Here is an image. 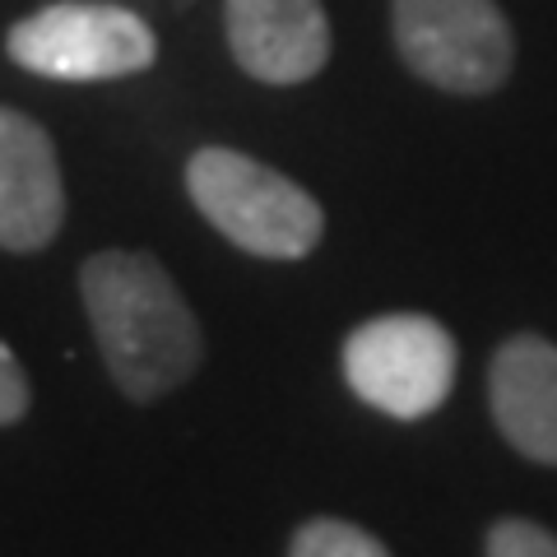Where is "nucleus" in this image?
<instances>
[{"mask_svg":"<svg viewBox=\"0 0 557 557\" xmlns=\"http://www.w3.org/2000/svg\"><path fill=\"white\" fill-rule=\"evenodd\" d=\"M79 293L102 362L131 399H159L200 368V325L153 256H89L79 270Z\"/></svg>","mask_w":557,"mask_h":557,"instance_id":"nucleus-1","label":"nucleus"},{"mask_svg":"<svg viewBox=\"0 0 557 557\" xmlns=\"http://www.w3.org/2000/svg\"><path fill=\"white\" fill-rule=\"evenodd\" d=\"M186 190L233 247L265 260H302L325 233L321 205L298 182L237 149L209 145L190 153Z\"/></svg>","mask_w":557,"mask_h":557,"instance_id":"nucleus-2","label":"nucleus"},{"mask_svg":"<svg viewBox=\"0 0 557 557\" xmlns=\"http://www.w3.org/2000/svg\"><path fill=\"white\" fill-rule=\"evenodd\" d=\"M456 335L423 311H391L344 339L348 391L405 423H418L446 405L456 386Z\"/></svg>","mask_w":557,"mask_h":557,"instance_id":"nucleus-3","label":"nucleus"},{"mask_svg":"<svg viewBox=\"0 0 557 557\" xmlns=\"http://www.w3.org/2000/svg\"><path fill=\"white\" fill-rule=\"evenodd\" d=\"M5 47L14 65L65 84L126 79L159 57L153 28L135 10L102 0H57L47 10H33L10 28Z\"/></svg>","mask_w":557,"mask_h":557,"instance_id":"nucleus-4","label":"nucleus"},{"mask_svg":"<svg viewBox=\"0 0 557 557\" xmlns=\"http://www.w3.org/2000/svg\"><path fill=\"white\" fill-rule=\"evenodd\" d=\"M391 28L405 65L446 94H493L516 65L511 24L493 0H395Z\"/></svg>","mask_w":557,"mask_h":557,"instance_id":"nucleus-5","label":"nucleus"},{"mask_svg":"<svg viewBox=\"0 0 557 557\" xmlns=\"http://www.w3.org/2000/svg\"><path fill=\"white\" fill-rule=\"evenodd\" d=\"M65 186L51 135L33 116L0 108V247L42 251L61 233Z\"/></svg>","mask_w":557,"mask_h":557,"instance_id":"nucleus-6","label":"nucleus"},{"mask_svg":"<svg viewBox=\"0 0 557 557\" xmlns=\"http://www.w3.org/2000/svg\"><path fill=\"white\" fill-rule=\"evenodd\" d=\"M223 24L237 65L260 84H302L330 61L321 0H228Z\"/></svg>","mask_w":557,"mask_h":557,"instance_id":"nucleus-7","label":"nucleus"},{"mask_svg":"<svg viewBox=\"0 0 557 557\" xmlns=\"http://www.w3.org/2000/svg\"><path fill=\"white\" fill-rule=\"evenodd\" d=\"M487 405L511 450L534 465H557V344L511 335L487 372Z\"/></svg>","mask_w":557,"mask_h":557,"instance_id":"nucleus-8","label":"nucleus"},{"mask_svg":"<svg viewBox=\"0 0 557 557\" xmlns=\"http://www.w3.org/2000/svg\"><path fill=\"white\" fill-rule=\"evenodd\" d=\"M288 557H391V553L362 525H348V520H335V516H317L293 534Z\"/></svg>","mask_w":557,"mask_h":557,"instance_id":"nucleus-9","label":"nucleus"},{"mask_svg":"<svg viewBox=\"0 0 557 557\" xmlns=\"http://www.w3.org/2000/svg\"><path fill=\"white\" fill-rule=\"evenodd\" d=\"M483 557H557V534L544 530L539 520H520V516H502L487 530Z\"/></svg>","mask_w":557,"mask_h":557,"instance_id":"nucleus-10","label":"nucleus"},{"mask_svg":"<svg viewBox=\"0 0 557 557\" xmlns=\"http://www.w3.org/2000/svg\"><path fill=\"white\" fill-rule=\"evenodd\" d=\"M28 413V376L20 368V358L10 354V344L0 339V428L20 423Z\"/></svg>","mask_w":557,"mask_h":557,"instance_id":"nucleus-11","label":"nucleus"}]
</instances>
